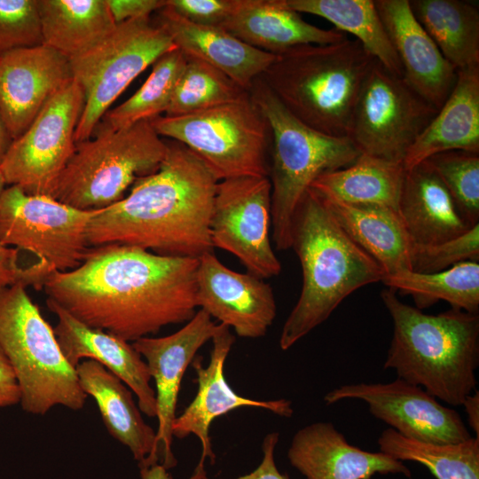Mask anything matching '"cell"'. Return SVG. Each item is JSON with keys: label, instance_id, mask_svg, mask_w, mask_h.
Listing matches in <instances>:
<instances>
[{"label": "cell", "instance_id": "cell-1", "mask_svg": "<svg viewBox=\"0 0 479 479\" xmlns=\"http://www.w3.org/2000/svg\"><path fill=\"white\" fill-rule=\"evenodd\" d=\"M199 258L126 245L90 247L82 263L53 271L43 289L82 324L135 342L196 313Z\"/></svg>", "mask_w": 479, "mask_h": 479}, {"label": "cell", "instance_id": "cell-2", "mask_svg": "<svg viewBox=\"0 0 479 479\" xmlns=\"http://www.w3.org/2000/svg\"><path fill=\"white\" fill-rule=\"evenodd\" d=\"M166 142L158 170L138 178L129 195L90 218V247L118 244L193 258L213 252L209 221L218 180L185 145Z\"/></svg>", "mask_w": 479, "mask_h": 479}, {"label": "cell", "instance_id": "cell-3", "mask_svg": "<svg viewBox=\"0 0 479 479\" xmlns=\"http://www.w3.org/2000/svg\"><path fill=\"white\" fill-rule=\"evenodd\" d=\"M291 247L301 263L302 286L281 330L282 350L326 321L354 291L385 276L381 265L349 237L311 188L296 209Z\"/></svg>", "mask_w": 479, "mask_h": 479}, {"label": "cell", "instance_id": "cell-4", "mask_svg": "<svg viewBox=\"0 0 479 479\" xmlns=\"http://www.w3.org/2000/svg\"><path fill=\"white\" fill-rule=\"evenodd\" d=\"M381 298L393 320V336L384 369L421 387L442 402L462 405L476 389L479 315L459 309L436 315L399 300L383 289Z\"/></svg>", "mask_w": 479, "mask_h": 479}, {"label": "cell", "instance_id": "cell-5", "mask_svg": "<svg viewBox=\"0 0 479 479\" xmlns=\"http://www.w3.org/2000/svg\"><path fill=\"white\" fill-rule=\"evenodd\" d=\"M375 59L359 41L302 44L279 54L260 75L296 119L328 136L343 137Z\"/></svg>", "mask_w": 479, "mask_h": 479}, {"label": "cell", "instance_id": "cell-6", "mask_svg": "<svg viewBox=\"0 0 479 479\" xmlns=\"http://www.w3.org/2000/svg\"><path fill=\"white\" fill-rule=\"evenodd\" d=\"M249 92L271 130L272 240L277 249L286 250L292 246L296 209L311 184L326 173L351 165L360 152L348 137L320 133L296 119L260 76Z\"/></svg>", "mask_w": 479, "mask_h": 479}, {"label": "cell", "instance_id": "cell-7", "mask_svg": "<svg viewBox=\"0 0 479 479\" xmlns=\"http://www.w3.org/2000/svg\"><path fill=\"white\" fill-rule=\"evenodd\" d=\"M0 347L17 379L23 411L44 415L57 405L84 406L87 395L75 368L22 285L0 286Z\"/></svg>", "mask_w": 479, "mask_h": 479}, {"label": "cell", "instance_id": "cell-8", "mask_svg": "<svg viewBox=\"0 0 479 479\" xmlns=\"http://www.w3.org/2000/svg\"><path fill=\"white\" fill-rule=\"evenodd\" d=\"M167 149L151 120L120 130L100 126L95 138L75 144L51 198L85 211L106 208L138 178L156 172Z\"/></svg>", "mask_w": 479, "mask_h": 479}, {"label": "cell", "instance_id": "cell-9", "mask_svg": "<svg viewBox=\"0 0 479 479\" xmlns=\"http://www.w3.org/2000/svg\"><path fill=\"white\" fill-rule=\"evenodd\" d=\"M151 123L161 137L194 153L218 181L269 177L271 130L249 90L233 102L187 115L158 116Z\"/></svg>", "mask_w": 479, "mask_h": 479}, {"label": "cell", "instance_id": "cell-10", "mask_svg": "<svg viewBox=\"0 0 479 479\" xmlns=\"http://www.w3.org/2000/svg\"><path fill=\"white\" fill-rule=\"evenodd\" d=\"M151 18L117 23L100 43L69 59L73 79L84 93L75 144L91 137L113 102L161 55L176 49Z\"/></svg>", "mask_w": 479, "mask_h": 479}, {"label": "cell", "instance_id": "cell-11", "mask_svg": "<svg viewBox=\"0 0 479 479\" xmlns=\"http://www.w3.org/2000/svg\"><path fill=\"white\" fill-rule=\"evenodd\" d=\"M438 109L375 59L359 92L347 137L360 153L402 162Z\"/></svg>", "mask_w": 479, "mask_h": 479}, {"label": "cell", "instance_id": "cell-12", "mask_svg": "<svg viewBox=\"0 0 479 479\" xmlns=\"http://www.w3.org/2000/svg\"><path fill=\"white\" fill-rule=\"evenodd\" d=\"M96 212L11 185L0 196V243L40 257L53 271H72L90 249L86 231Z\"/></svg>", "mask_w": 479, "mask_h": 479}, {"label": "cell", "instance_id": "cell-13", "mask_svg": "<svg viewBox=\"0 0 479 479\" xmlns=\"http://www.w3.org/2000/svg\"><path fill=\"white\" fill-rule=\"evenodd\" d=\"M83 106V90L73 79L12 141L0 164L6 184L29 194L51 197L75 152V134Z\"/></svg>", "mask_w": 479, "mask_h": 479}, {"label": "cell", "instance_id": "cell-14", "mask_svg": "<svg viewBox=\"0 0 479 479\" xmlns=\"http://www.w3.org/2000/svg\"><path fill=\"white\" fill-rule=\"evenodd\" d=\"M271 185L268 177L218 181L209 221L213 247L234 255L262 279L277 276L281 263L271 247Z\"/></svg>", "mask_w": 479, "mask_h": 479}, {"label": "cell", "instance_id": "cell-15", "mask_svg": "<svg viewBox=\"0 0 479 479\" xmlns=\"http://www.w3.org/2000/svg\"><path fill=\"white\" fill-rule=\"evenodd\" d=\"M364 401L376 419L403 436L423 442L451 444L472 436L455 410L440 404L421 387L402 379L385 383H354L329 391L324 401Z\"/></svg>", "mask_w": 479, "mask_h": 479}, {"label": "cell", "instance_id": "cell-16", "mask_svg": "<svg viewBox=\"0 0 479 479\" xmlns=\"http://www.w3.org/2000/svg\"><path fill=\"white\" fill-rule=\"evenodd\" d=\"M230 329L225 325L218 324L211 339L212 349L207 366H203L201 357L192 360V366L198 385L197 394L184 412L176 417L172 425L173 437L184 439L193 434L201 444L200 461L188 479L203 478L207 475L204 467L206 459H209L212 464L216 460L208 434L215 419L240 407L263 408L284 418H290L294 413L292 403L287 399H251L237 394L230 387L224 373L226 357L235 342Z\"/></svg>", "mask_w": 479, "mask_h": 479}, {"label": "cell", "instance_id": "cell-17", "mask_svg": "<svg viewBox=\"0 0 479 479\" xmlns=\"http://www.w3.org/2000/svg\"><path fill=\"white\" fill-rule=\"evenodd\" d=\"M218 325L203 310L181 329L163 337H143L132 346L145 359L149 373L155 382L158 419L156 450L159 463L167 470L177 466L172 446V425L176 419L178 392L187 367L197 351L211 340Z\"/></svg>", "mask_w": 479, "mask_h": 479}, {"label": "cell", "instance_id": "cell-18", "mask_svg": "<svg viewBox=\"0 0 479 479\" xmlns=\"http://www.w3.org/2000/svg\"><path fill=\"white\" fill-rule=\"evenodd\" d=\"M196 297L199 309L242 338L264 336L277 315L270 284L229 269L213 252L199 257Z\"/></svg>", "mask_w": 479, "mask_h": 479}, {"label": "cell", "instance_id": "cell-19", "mask_svg": "<svg viewBox=\"0 0 479 479\" xmlns=\"http://www.w3.org/2000/svg\"><path fill=\"white\" fill-rule=\"evenodd\" d=\"M72 80L70 59L44 44L0 55V113L13 140Z\"/></svg>", "mask_w": 479, "mask_h": 479}, {"label": "cell", "instance_id": "cell-20", "mask_svg": "<svg viewBox=\"0 0 479 479\" xmlns=\"http://www.w3.org/2000/svg\"><path fill=\"white\" fill-rule=\"evenodd\" d=\"M397 55L404 80L439 109L452 90L457 71L414 17L409 0H374Z\"/></svg>", "mask_w": 479, "mask_h": 479}, {"label": "cell", "instance_id": "cell-21", "mask_svg": "<svg viewBox=\"0 0 479 479\" xmlns=\"http://www.w3.org/2000/svg\"><path fill=\"white\" fill-rule=\"evenodd\" d=\"M58 318L53 331L67 361L74 367L82 359H92L117 376L137 397L141 412L156 417L155 390L148 367L132 344L105 331L91 328L75 319L61 307L46 301Z\"/></svg>", "mask_w": 479, "mask_h": 479}, {"label": "cell", "instance_id": "cell-22", "mask_svg": "<svg viewBox=\"0 0 479 479\" xmlns=\"http://www.w3.org/2000/svg\"><path fill=\"white\" fill-rule=\"evenodd\" d=\"M287 458L306 479H372L376 474L411 476L402 461L350 444L330 422L300 428L291 440Z\"/></svg>", "mask_w": 479, "mask_h": 479}, {"label": "cell", "instance_id": "cell-23", "mask_svg": "<svg viewBox=\"0 0 479 479\" xmlns=\"http://www.w3.org/2000/svg\"><path fill=\"white\" fill-rule=\"evenodd\" d=\"M155 13L153 23L169 34L185 57L216 67L247 90L276 58L275 54L242 42L221 27L189 21L167 5Z\"/></svg>", "mask_w": 479, "mask_h": 479}, {"label": "cell", "instance_id": "cell-24", "mask_svg": "<svg viewBox=\"0 0 479 479\" xmlns=\"http://www.w3.org/2000/svg\"><path fill=\"white\" fill-rule=\"evenodd\" d=\"M242 42L272 54L302 44H328L347 38L334 28L305 21L286 0H234L233 9L220 26Z\"/></svg>", "mask_w": 479, "mask_h": 479}, {"label": "cell", "instance_id": "cell-25", "mask_svg": "<svg viewBox=\"0 0 479 479\" xmlns=\"http://www.w3.org/2000/svg\"><path fill=\"white\" fill-rule=\"evenodd\" d=\"M75 370L82 389L95 399L109 434L130 451L138 467L159 463L156 431L142 418L133 392L95 360L85 359Z\"/></svg>", "mask_w": 479, "mask_h": 479}, {"label": "cell", "instance_id": "cell-26", "mask_svg": "<svg viewBox=\"0 0 479 479\" xmlns=\"http://www.w3.org/2000/svg\"><path fill=\"white\" fill-rule=\"evenodd\" d=\"M452 150L479 153V66L457 70L452 90L410 147L403 164L409 169Z\"/></svg>", "mask_w": 479, "mask_h": 479}, {"label": "cell", "instance_id": "cell-27", "mask_svg": "<svg viewBox=\"0 0 479 479\" xmlns=\"http://www.w3.org/2000/svg\"><path fill=\"white\" fill-rule=\"evenodd\" d=\"M398 213L412 244L439 243L472 227L463 219L447 189L426 161L406 169Z\"/></svg>", "mask_w": 479, "mask_h": 479}, {"label": "cell", "instance_id": "cell-28", "mask_svg": "<svg viewBox=\"0 0 479 479\" xmlns=\"http://www.w3.org/2000/svg\"><path fill=\"white\" fill-rule=\"evenodd\" d=\"M318 195L338 224L381 265L385 276L412 271V242L397 209L380 204H350Z\"/></svg>", "mask_w": 479, "mask_h": 479}, {"label": "cell", "instance_id": "cell-29", "mask_svg": "<svg viewBox=\"0 0 479 479\" xmlns=\"http://www.w3.org/2000/svg\"><path fill=\"white\" fill-rule=\"evenodd\" d=\"M42 44L68 59L91 49L115 27L106 0H37Z\"/></svg>", "mask_w": 479, "mask_h": 479}, {"label": "cell", "instance_id": "cell-30", "mask_svg": "<svg viewBox=\"0 0 479 479\" xmlns=\"http://www.w3.org/2000/svg\"><path fill=\"white\" fill-rule=\"evenodd\" d=\"M411 10L455 68L479 66L478 4L464 0H409Z\"/></svg>", "mask_w": 479, "mask_h": 479}, {"label": "cell", "instance_id": "cell-31", "mask_svg": "<svg viewBox=\"0 0 479 479\" xmlns=\"http://www.w3.org/2000/svg\"><path fill=\"white\" fill-rule=\"evenodd\" d=\"M405 171L402 162L360 153L351 165L318 177L310 188L342 202L380 204L398 211Z\"/></svg>", "mask_w": 479, "mask_h": 479}, {"label": "cell", "instance_id": "cell-32", "mask_svg": "<svg viewBox=\"0 0 479 479\" xmlns=\"http://www.w3.org/2000/svg\"><path fill=\"white\" fill-rule=\"evenodd\" d=\"M294 11L326 19L349 33L388 71L401 76L402 67L382 25L374 0H286Z\"/></svg>", "mask_w": 479, "mask_h": 479}, {"label": "cell", "instance_id": "cell-33", "mask_svg": "<svg viewBox=\"0 0 479 479\" xmlns=\"http://www.w3.org/2000/svg\"><path fill=\"white\" fill-rule=\"evenodd\" d=\"M389 288L412 296L418 309L439 300L469 313L479 310V263L466 261L433 273L404 271L384 276Z\"/></svg>", "mask_w": 479, "mask_h": 479}, {"label": "cell", "instance_id": "cell-34", "mask_svg": "<svg viewBox=\"0 0 479 479\" xmlns=\"http://www.w3.org/2000/svg\"><path fill=\"white\" fill-rule=\"evenodd\" d=\"M380 451L399 461L424 465L436 479H479V438L436 444L407 438L387 428L378 439Z\"/></svg>", "mask_w": 479, "mask_h": 479}, {"label": "cell", "instance_id": "cell-35", "mask_svg": "<svg viewBox=\"0 0 479 479\" xmlns=\"http://www.w3.org/2000/svg\"><path fill=\"white\" fill-rule=\"evenodd\" d=\"M185 63L186 57L177 48L161 55L144 84L126 101L107 111L101 126L120 130L161 116L169 107Z\"/></svg>", "mask_w": 479, "mask_h": 479}, {"label": "cell", "instance_id": "cell-36", "mask_svg": "<svg viewBox=\"0 0 479 479\" xmlns=\"http://www.w3.org/2000/svg\"><path fill=\"white\" fill-rule=\"evenodd\" d=\"M247 91L216 67L186 57L165 116L187 115L228 104Z\"/></svg>", "mask_w": 479, "mask_h": 479}, {"label": "cell", "instance_id": "cell-37", "mask_svg": "<svg viewBox=\"0 0 479 479\" xmlns=\"http://www.w3.org/2000/svg\"><path fill=\"white\" fill-rule=\"evenodd\" d=\"M469 226L479 224V153L452 150L425 160Z\"/></svg>", "mask_w": 479, "mask_h": 479}, {"label": "cell", "instance_id": "cell-38", "mask_svg": "<svg viewBox=\"0 0 479 479\" xmlns=\"http://www.w3.org/2000/svg\"><path fill=\"white\" fill-rule=\"evenodd\" d=\"M466 261H479V224L439 243L412 246L411 267L414 272H437Z\"/></svg>", "mask_w": 479, "mask_h": 479}, {"label": "cell", "instance_id": "cell-39", "mask_svg": "<svg viewBox=\"0 0 479 479\" xmlns=\"http://www.w3.org/2000/svg\"><path fill=\"white\" fill-rule=\"evenodd\" d=\"M42 44L37 0H0V55Z\"/></svg>", "mask_w": 479, "mask_h": 479}, {"label": "cell", "instance_id": "cell-40", "mask_svg": "<svg viewBox=\"0 0 479 479\" xmlns=\"http://www.w3.org/2000/svg\"><path fill=\"white\" fill-rule=\"evenodd\" d=\"M28 253L16 247L0 243V286L20 284L33 287L36 290L43 288L50 275L53 272L44 261L23 263L22 255Z\"/></svg>", "mask_w": 479, "mask_h": 479}, {"label": "cell", "instance_id": "cell-41", "mask_svg": "<svg viewBox=\"0 0 479 479\" xmlns=\"http://www.w3.org/2000/svg\"><path fill=\"white\" fill-rule=\"evenodd\" d=\"M166 5L193 23L220 27L231 14L234 0H167Z\"/></svg>", "mask_w": 479, "mask_h": 479}, {"label": "cell", "instance_id": "cell-42", "mask_svg": "<svg viewBox=\"0 0 479 479\" xmlns=\"http://www.w3.org/2000/svg\"><path fill=\"white\" fill-rule=\"evenodd\" d=\"M115 23L150 18L166 5L167 0H106Z\"/></svg>", "mask_w": 479, "mask_h": 479}, {"label": "cell", "instance_id": "cell-43", "mask_svg": "<svg viewBox=\"0 0 479 479\" xmlns=\"http://www.w3.org/2000/svg\"><path fill=\"white\" fill-rule=\"evenodd\" d=\"M279 434L271 432L265 436L262 444L263 459L258 467L249 474L232 479H289L287 474L279 471L275 463V449ZM201 479H210L205 475Z\"/></svg>", "mask_w": 479, "mask_h": 479}, {"label": "cell", "instance_id": "cell-44", "mask_svg": "<svg viewBox=\"0 0 479 479\" xmlns=\"http://www.w3.org/2000/svg\"><path fill=\"white\" fill-rule=\"evenodd\" d=\"M20 402V390L12 367L0 347V408Z\"/></svg>", "mask_w": 479, "mask_h": 479}, {"label": "cell", "instance_id": "cell-45", "mask_svg": "<svg viewBox=\"0 0 479 479\" xmlns=\"http://www.w3.org/2000/svg\"><path fill=\"white\" fill-rule=\"evenodd\" d=\"M462 405L467 415V420L469 427L476 434V437L479 438V392L475 390L472 394L467 396L464 400Z\"/></svg>", "mask_w": 479, "mask_h": 479}, {"label": "cell", "instance_id": "cell-46", "mask_svg": "<svg viewBox=\"0 0 479 479\" xmlns=\"http://www.w3.org/2000/svg\"><path fill=\"white\" fill-rule=\"evenodd\" d=\"M140 479H173L169 470L161 464L139 467Z\"/></svg>", "mask_w": 479, "mask_h": 479}, {"label": "cell", "instance_id": "cell-47", "mask_svg": "<svg viewBox=\"0 0 479 479\" xmlns=\"http://www.w3.org/2000/svg\"><path fill=\"white\" fill-rule=\"evenodd\" d=\"M13 139L0 113V164L6 155Z\"/></svg>", "mask_w": 479, "mask_h": 479}, {"label": "cell", "instance_id": "cell-48", "mask_svg": "<svg viewBox=\"0 0 479 479\" xmlns=\"http://www.w3.org/2000/svg\"><path fill=\"white\" fill-rule=\"evenodd\" d=\"M6 185V181H5V178L4 177V174L2 172V170L0 169V196L1 194L3 193V192L4 191V185Z\"/></svg>", "mask_w": 479, "mask_h": 479}]
</instances>
